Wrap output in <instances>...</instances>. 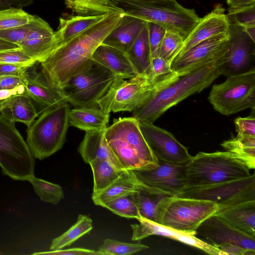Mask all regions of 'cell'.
<instances>
[{
	"label": "cell",
	"mask_w": 255,
	"mask_h": 255,
	"mask_svg": "<svg viewBox=\"0 0 255 255\" xmlns=\"http://www.w3.org/2000/svg\"><path fill=\"white\" fill-rule=\"evenodd\" d=\"M215 214L240 231L255 237V201L243 202L220 209Z\"/></svg>",
	"instance_id": "obj_25"
},
{
	"label": "cell",
	"mask_w": 255,
	"mask_h": 255,
	"mask_svg": "<svg viewBox=\"0 0 255 255\" xmlns=\"http://www.w3.org/2000/svg\"><path fill=\"white\" fill-rule=\"evenodd\" d=\"M34 65L24 72L22 78L25 93L34 104L38 116L62 104L69 103L64 90L51 84L41 71L36 70Z\"/></svg>",
	"instance_id": "obj_16"
},
{
	"label": "cell",
	"mask_w": 255,
	"mask_h": 255,
	"mask_svg": "<svg viewBox=\"0 0 255 255\" xmlns=\"http://www.w3.org/2000/svg\"><path fill=\"white\" fill-rule=\"evenodd\" d=\"M14 123L0 114V166L12 179L28 181L34 175V158Z\"/></svg>",
	"instance_id": "obj_8"
},
{
	"label": "cell",
	"mask_w": 255,
	"mask_h": 255,
	"mask_svg": "<svg viewBox=\"0 0 255 255\" xmlns=\"http://www.w3.org/2000/svg\"><path fill=\"white\" fill-rule=\"evenodd\" d=\"M148 247L140 243H128L107 239L99 250L105 255H128L148 249Z\"/></svg>",
	"instance_id": "obj_40"
},
{
	"label": "cell",
	"mask_w": 255,
	"mask_h": 255,
	"mask_svg": "<svg viewBox=\"0 0 255 255\" xmlns=\"http://www.w3.org/2000/svg\"><path fill=\"white\" fill-rule=\"evenodd\" d=\"M105 129L86 131L78 150L86 163L95 159L110 161L118 170H124L110 146L105 135Z\"/></svg>",
	"instance_id": "obj_22"
},
{
	"label": "cell",
	"mask_w": 255,
	"mask_h": 255,
	"mask_svg": "<svg viewBox=\"0 0 255 255\" xmlns=\"http://www.w3.org/2000/svg\"><path fill=\"white\" fill-rule=\"evenodd\" d=\"M132 171L141 183L170 196H176L187 186L186 165L158 160L154 167Z\"/></svg>",
	"instance_id": "obj_15"
},
{
	"label": "cell",
	"mask_w": 255,
	"mask_h": 255,
	"mask_svg": "<svg viewBox=\"0 0 255 255\" xmlns=\"http://www.w3.org/2000/svg\"><path fill=\"white\" fill-rule=\"evenodd\" d=\"M196 232L195 236H199L202 240L216 247L230 244L255 251V237L237 229L215 214L203 221Z\"/></svg>",
	"instance_id": "obj_17"
},
{
	"label": "cell",
	"mask_w": 255,
	"mask_h": 255,
	"mask_svg": "<svg viewBox=\"0 0 255 255\" xmlns=\"http://www.w3.org/2000/svg\"><path fill=\"white\" fill-rule=\"evenodd\" d=\"M110 114L98 107H77L71 109L69 115L70 126L86 131L105 129Z\"/></svg>",
	"instance_id": "obj_27"
},
{
	"label": "cell",
	"mask_w": 255,
	"mask_h": 255,
	"mask_svg": "<svg viewBox=\"0 0 255 255\" xmlns=\"http://www.w3.org/2000/svg\"><path fill=\"white\" fill-rule=\"evenodd\" d=\"M148 32L149 22L145 21L127 54L138 75H146L150 77L151 56Z\"/></svg>",
	"instance_id": "obj_30"
},
{
	"label": "cell",
	"mask_w": 255,
	"mask_h": 255,
	"mask_svg": "<svg viewBox=\"0 0 255 255\" xmlns=\"http://www.w3.org/2000/svg\"><path fill=\"white\" fill-rule=\"evenodd\" d=\"M179 77L174 71L155 79L146 75L128 79L119 77L98 101L97 106L108 114L111 112H133Z\"/></svg>",
	"instance_id": "obj_3"
},
{
	"label": "cell",
	"mask_w": 255,
	"mask_h": 255,
	"mask_svg": "<svg viewBox=\"0 0 255 255\" xmlns=\"http://www.w3.org/2000/svg\"><path fill=\"white\" fill-rule=\"evenodd\" d=\"M221 60L179 77L132 112V117L139 122L153 123L170 108L209 87L220 76L218 66Z\"/></svg>",
	"instance_id": "obj_2"
},
{
	"label": "cell",
	"mask_w": 255,
	"mask_h": 255,
	"mask_svg": "<svg viewBox=\"0 0 255 255\" xmlns=\"http://www.w3.org/2000/svg\"><path fill=\"white\" fill-rule=\"evenodd\" d=\"M105 132L121 138L134 149L140 158L150 168L158 165V161L144 138L139 122L133 117L119 118L107 127Z\"/></svg>",
	"instance_id": "obj_20"
},
{
	"label": "cell",
	"mask_w": 255,
	"mask_h": 255,
	"mask_svg": "<svg viewBox=\"0 0 255 255\" xmlns=\"http://www.w3.org/2000/svg\"><path fill=\"white\" fill-rule=\"evenodd\" d=\"M148 22V38L151 59V58L158 56V48L164 35L166 29L159 25Z\"/></svg>",
	"instance_id": "obj_45"
},
{
	"label": "cell",
	"mask_w": 255,
	"mask_h": 255,
	"mask_svg": "<svg viewBox=\"0 0 255 255\" xmlns=\"http://www.w3.org/2000/svg\"><path fill=\"white\" fill-rule=\"evenodd\" d=\"M34 254L52 255H105L98 251H95L84 248H74L65 250H52V251L36 253Z\"/></svg>",
	"instance_id": "obj_48"
},
{
	"label": "cell",
	"mask_w": 255,
	"mask_h": 255,
	"mask_svg": "<svg viewBox=\"0 0 255 255\" xmlns=\"http://www.w3.org/2000/svg\"><path fill=\"white\" fill-rule=\"evenodd\" d=\"M31 66L23 64L0 63V76L13 75L22 77L24 72Z\"/></svg>",
	"instance_id": "obj_50"
},
{
	"label": "cell",
	"mask_w": 255,
	"mask_h": 255,
	"mask_svg": "<svg viewBox=\"0 0 255 255\" xmlns=\"http://www.w3.org/2000/svg\"><path fill=\"white\" fill-rule=\"evenodd\" d=\"M102 206L113 213L127 218L138 219L140 215L131 195L116 198L104 203Z\"/></svg>",
	"instance_id": "obj_38"
},
{
	"label": "cell",
	"mask_w": 255,
	"mask_h": 255,
	"mask_svg": "<svg viewBox=\"0 0 255 255\" xmlns=\"http://www.w3.org/2000/svg\"><path fill=\"white\" fill-rule=\"evenodd\" d=\"M218 210L210 201L168 196L159 204L157 223L195 236L200 224Z\"/></svg>",
	"instance_id": "obj_7"
},
{
	"label": "cell",
	"mask_w": 255,
	"mask_h": 255,
	"mask_svg": "<svg viewBox=\"0 0 255 255\" xmlns=\"http://www.w3.org/2000/svg\"><path fill=\"white\" fill-rule=\"evenodd\" d=\"M0 114L14 123H22L27 127L38 116L34 104L25 93L0 101Z\"/></svg>",
	"instance_id": "obj_26"
},
{
	"label": "cell",
	"mask_w": 255,
	"mask_h": 255,
	"mask_svg": "<svg viewBox=\"0 0 255 255\" xmlns=\"http://www.w3.org/2000/svg\"><path fill=\"white\" fill-rule=\"evenodd\" d=\"M31 15L20 8L11 7L0 10V30L22 25L28 23Z\"/></svg>",
	"instance_id": "obj_41"
},
{
	"label": "cell",
	"mask_w": 255,
	"mask_h": 255,
	"mask_svg": "<svg viewBox=\"0 0 255 255\" xmlns=\"http://www.w3.org/2000/svg\"><path fill=\"white\" fill-rule=\"evenodd\" d=\"M140 183L134 175L132 170H124L120 177L103 191L92 194L94 203L98 206L116 198L131 195L138 191Z\"/></svg>",
	"instance_id": "obj_28"
},
{
	"label": "cell",
	"mask_w": 255,
	"mask_h": 255,
	"mask_svg": "<svg viewBox=\"0 0 255 255\" xmlns=\"http://www.w3.org/2000/svg\"><path fill=\"white\" fill-rule=\"evenodd\" d=\"M243 28L244 31L253 40V41L255 42V26Z\"/></svg>",
	"instance_id": "obj_55"
},
{
	"label": "cell",
	"mask_w": 255,
	"mask_h": 255,
	"mask_svg": "<svg viewBox=\"0 0 255 255\" xmlns=\"http://www.w3.org/2000/svg\"><path fill=\"white\" fill-rule=\"evenodd\" d=\"M228 10L255 4V0H227Z\"/></svg>",
	"instance_id": "obj_53"
},
{
	"label": "cell",
	"mask_w": 255,
	"mask_h": 255,
	"mask_svg": "<svg viewBox=\"0 0 255 255\" xmlns=\"http://www.w3.org/2000/svg\"><path fill=\"white\" fill-rule=\"evenodd\" d=\"M25 88L21 85L11 89L0 90V101L8 98L12 96L21 95L25 93Z\"/></svg>",
	"instance_id": "obj_52"
},
{
	"label": "cell",
	"mask_w": 255,
	"mask_h": 255,
	"mask_svg": "<svg viewBox=\"0 0 255 255\" xmlns=\"http://www.w3.org/2000/svg\"><path fill=\"white\" fill-rule=\"evenodd\" d=\"M0 63L32 66L36 62L19 47L0 51Z\"/></svg>",
	"instance_id": "obj_43"
},
{
	"label": "cell",
	"mask_w": 255,
	"mask_h": 255,
	"mask_svg": "<svg viewBox=\"0 0 255 255\" xmlns=\"http://www.w3.org/2000/svg\"><path fill=\"white\" fill-rule=\"evenodd\" d=\"M111 0L123 9L124 14L157 24L166 30L177 32L184 39L200 18L194 9L185 8L176 0Z\"/></svg>",
	"instance_id": "obj_4"
},
{
	"label": "cell",
	"mask_w": 255,
	"mask_h": 255,
	"mask_svg": "<svg viewBox=\"0 0 255 255\" xmlns=\"http://www.w3.org/2000/svg\"><path fill=\"white\" fill-rule=\"evenodd\" d=\"M139 224L130 225L132 230L131 240H140L152 235L166 237L200 249L212 255H220V250L196 236L164 226L142 217L137 219Z\"/></svg>",
	"instance_id": "obj_19"
},
{
	"label": "cell",
	"mask_w": 255,
	"mask_h": 255,
	"mask_svg": "<svg viewBox=\"0 0 255 255\" xmlns=\"http://www.w3.org/2000/svg\"><path fill=\"white\" fill-rule=\"evenodd\" d=\"M105 135L124 170L151 168L140 158L136 151L123 139L105 132Z\"/></svg>",
	"instance_id": "obj_32"
},
{
	"label": "cell",
	"mask_w": 255,
	"mask_h": 255,
	"mask_svg": "<svg viewBox=\"0 0 255 255\" xmlns=\"http://www.w3.org/2000/svg\"><path fill=\"white\" fill-rule=\"evenodd\" d=\"M92 59L123 78L138 75L127 54L110 46L101 43L95 50Z\"/></svg>",
	"instance_id": "obj_23"
},
{
	"label": "cell",
	"mask_w": 255,
	"mask_h": 255,
	"mask_svg": "<svg viewBox=\"0 0 255 255\" xmlns=\"http://www.w3.org/2000/svg\"><path fill=\"white\" fill-rule=\"evenodd\" d=\"M175 197L210 201L218 205L219 210L255 201V175L224 182L187 186Z\"/></svg>",
	"instance_id": "obj_11"
},
{
	"label": "cell",
	"mask_w": 255,
	"mask_h": 255,
	"mask_svg": "<svg viewBox=\"0 0 255 255\" xmlns=\"http://www.w3.org/2000/svg\"><path fill=\"white\" fill-rule=\"evenodd\" d=\"M231 23L247 28L255 26V4L228 10L227 14Z\"/></svg>",
	"instance_id": "obj_42"
},
{
	"label": "cell",
	"mask_w": 255,
	"mask_h": 255,
	"mask_svg": "<svg viewBox=\"0 0 255 255\" xmlns=\"http://www.w3.org/2000/svg\"><path fill=\"white\" fill-rule=\"evenodd\" d=\"M30 26L29 21L22 25L0 30V39L18 46L27 36Z\"/></svg>",
	"instance_id": "obj_44"
},
{
	"label": "cell",
	"mask_w": 255,
	"mask_h": 255,
	"mask_svg": "<svg viewBox=\"0 0 255 255\" xmlns=\"http://www.w3.org/2000/svg\"><path fill=\"white\" fill-rule=\"evenodd\" d=\"M134 0V1H152L158 0Z\"/></svg>",
	"instance_id": "obj_56"
},
{
	"label": "cell",
	"mask_w": 255,
	"mask_h": 255,
	"mask_svg": "<svg viewBox=\"0 0 255 255\" xmlns=\"http://www.w3.org/2000/svg\"><path fill=\"white\" fill-rule=\"evenodd\" d=\"M146 21L124 14L121 21L102 43L125 53L129 51Z\"/></svg>",
	"instance_id": "obj_24"
},
{
	"label": "cell",
	"mask_w": 255,
	"mask_h": 255,
	"mask_svg": "<svg viewBox=\"0 0 255 255\" xmlns=\"http://www.w3.org/2000/svg\"><path fill=\"white\" fill-rule=\"evenodd\" d=\"M140 183L139 190L132 195L141 217L157 223L160 202L168 195Z\"/></svg>",
	"instance_id": "obj_31"
},
{
	"label": "cell",
	"mask_w": 255,
	"mask_h": 255,
	"mask_svg": "<svg viewBox=\"0 0 255 255\" xmlns=\"http://www.w3.org/2000/svg\"><path fill=\"white\" fill-rule=\"evenodd\" d=\"M141 131L157 161L187 165L191 156L187 148L168 131L153 123L139 122Z\"/></svg>",
	"instance_id": "obj_14"
},
{
	"label": "cell",
	"mask_w": 255,
	"mask_h": 255,
	"mask_svg": "<svg viewBox=\"0 0 255 255\" xmlns=\"http://www.w3.org/2000/svg\"><path fill=\"white\" fill-rule=\"evenodd\" d=\"M241 160L228 151L199 152L186 165L187 186H201L251 175Z\"/></svg>",
	"instance_id": "obj_5"
},
{
	"label": "cell",
	"mask_w": 255,
	"mask_h": 255,
	"mask_svg": "<svg viewBox=\"0 0 255 255\" xmlns=\"http://www.w3.org/2000/svg\"><path fill=\"white\" fill-rule=\"evenodd\" d=\"M171 63L157 56L151 58L150 62V77L155 79L169 74L173 71Z\"/></svg>",
	"instance_id": "obj_47"
},
{
	"label": "cell",
	"mask_w": 255,
	"mask_h": 255,
	"mask_svg": "<svg viewBox=\"0 0 255 255\" xmlns=\"http://www.w3.org/2000/svg\"><path fill=\"white\" fill-rule=\"evenodd\" d=\"M105 15L76 14L60 17L58 27L57 30L54 31L58 46L96 23Z\"/></svg>",
	"instance_id": "obj_29"
},
{
	"label": "cell",
	"mask_w": 255,
	"mask_h": 255,
	"mask_svg": "<svg viewBox=\"0 0 255 255\" xmlns=\"http://www.w3.org/2000/svg\"><path fill=\"white\" fill-rule=\"evenodd\" d=\"M220 250V255H255V251L246 249L241 247L230 244H223L217 246Z\"/></svg>",
	"instance_id": "obj_49"
},
{
	"label": "cell",
	"mask_w": 255,
	"mask_h": 255,
	"mask_svg": "<svg viewBox=\"0 0 255 255\" xmlns=\"http://www.w3.org/2000/svg\"><path fill=\"white\" fill-rule=\"evenodd\" d=\"M230 32L221 33L196 44L176 56L171 65L179 77L222 59L230 44Z\"/></svg>",
	"instance_id": "obj_12"
},
{
	"label": "cell",
	"mask_w": 255,
	"mask_h": 255,
	"mask_svg": "<svg viewBox=\"0 0 255 255\" xmlns=\"http://www.w3.org/2000/svg\"><path fill=\"white\" fill-rule=\"evenodd\" d=\"M221 146L244 163L250 169L255 168V136L239 135L224 141Z\"/></svg>",
	"instance_id": "obj_33"
},
{
	"label": "cell",
	"mask_w": 255,
	"mask_h": 255,
	"mask_svg": "<svg viewBox=\"0 0 255 255\" xmlns=\"http://www.w3.org/2000/svg\"><path fill=\"white\" fill-rule=\"evenodd\" d=\"M119 76L94 62L73 76L62 89L74 107H98V101Z\"/></svg>",
	"instance_id": "obj_10"
},
{
	"label": "cell",
	"mask_w": 255,
	"mask_h": 255,
	"mask_svg": "<svg viewBox=\"0 0 255 255\" xmlns=\"http://www.w3.org/2000/svg\"><path fill=\"white\" fill-rule=\"evenodd\" d=\"M208 99L216 111L225 116L255 110V69L228 77L223 83L214 85Z\"/></svg>",
	"instance_id": "obj_9"
},
{
	"label": "cell",
	"mask_w": 255,
	"mask_h": 255,
	"mask_svg": "<svg viewBox=\"0 0 255 255\" xmlns=\"http://www.w3.org/2000/svg\"><path fill=\"white\" fill-rule=\"evenodd\" d=\"M24 84L22 77L13 75L0 76V90L11 89Z\"/></svg>",
	"instance_id": "obj_51"
},
{
	"label": "cell",
	"mask_w": 255,
	"mask_h": 255,
	"mask_svg": "<svg viewBox=\"0 0 255 255\" xmlns=\"http://www.w3.org/2000/svg\"><path fill=\"white\" fill-rule=\"evenodd\" d=\"M92 220L87 215H79L76 222L64 233L52 241L51 250L63 249L68 247L93 229Z\"/></svg>",
	"instance_id": "obj_36"
},
{
	"label": "cell",
	"mask_w": 255,
	"mask_h": 255,
	"mask_svg": "<svg viewBox=\"0 0 255 255\" xmlns=\"http://www.w3.org/2000/svg\"><path fill=\"white\" fill-rule=\"evenodd\" d=\"M183 40V37L179 33L166 30L158 48V56L172 63L178 55Z\"/></svg>",
	"instance_id": "obj_39"
},
{
	"label": "cell",
	"mask_w": 255,
	"mask_h": 255,
	"mask_svg": "<svg viewBox=\"0 0 255 255\" xmlns=\"http://www.w3.org/2000/svg\"><path fill=\"white\" fill-rule=\"evenodd\" d=\"M67 8L77 15H102L124 11L111 0H64Z\"/></svg>",
	"instance_id": "obj_34"
},
{
	"label": "cell",
	"mask_w": 255,
	"mask_h": 255,
	"mask_svg": "<svg viewBox=\"0 0 255 255\" xmlns=\"http://www.w3.org/2000/svg\"><path fill=\"white\" fill-rule=\"evenodd\" d=\"M32 184L36 193L42 201L56 205L64 198V194L62 187L34 175L28 180Z\"/></svg>",
	"instance_id": "obj_37"
},
{
	"label": "cell",
	"mask_w": 255,
	"mask_h": 255,
	"mask_svg": "<svg viewBox=\"0 0 255 255\" xmlns=\"http://www.w3.org/2000/svg\"><path fill=\"white\" fill-rule=\"evenodd\" d=\"M237 135L255 136V112L247 117H238L234 121Z\"/></svg>",
	"instance_id": "obj_46"
},
{
	"label": "cell",
	"mask_w": 255,
	"mask_h": 255,
	"mask_svg": "<svg viewBox=\"0 0 255 255\" xmlns=\"http://www.w3.org/2000/svg\"><path fill=\"white\" fill-rule=\"evenodd\" d=\"M124 11L108 13L100 21L57 47L40 63L41 72L53 85L63 89L74 75L90 67L98 46L122 20Z\"/></svg>",
	"instance_id": "obj_1"
},
{
	"label": "cell",
	"mask_w": 255,
	"mask_h": 255,
	"mask_svg": "<svg viewBox=\"0 0 255 255\" xmlns=\"http://www.w3.org/2000/svg\"><path fill=\"white\" fill-rule=\"evenodd\" d=\"M229 23V50L218 66L220 75L227 77L255 69V42L243 27Z\"/></svg>",
	"instance_id": "obj_13"
},
{
	"label": "cell",
	"mask_w": 255,
	"mask_h": 255,
	"mask_svg": "<svg viewBox=\"0 0 255 255\" xmlns=\"http://www.w3.org/2000/svg\"><path fill=\"white\" fill-rule=\"evenodd\" d=\"M70 110L69 103L62 104L41 113L28 127L26 143L34 158L43 159L62 148Z\"/></svg>",
	"instance_id": "obj_6"
},
{
	"label": "cell",
	"mask_w": 255,
	"mask_h": 255,
	"mask_svg": "<svg viewBox=\"0 0 255 255\" xmlns=\"http://www.w3.org/2000/svg\"><path fill=\"white\" fill-rule=\"evenodd\" d=\"M30 29L18 47L36 63L45 60L58 46L54 31L49 24L37 15L30 21Z\"/></svg>",
	"instance_id": "obj_18"
},
{
	"label": "cell",
	"mask_w": 255,
	"mask_h": 255,
	"mask_svg": "<svg viewBox=\"0 0 255 255\" xmlns=\"http://www.w3.org/2000/svg\"><path fill=\"white\" fill-rule=\"evenodd\" d=\"M18 47L17 45L0 39V51Z\"/></svg>",
	"instance_id": "obj_54"
},
{
	"label": "cell",
	"mask_w": 255,
	"mask_h": 255,
	"mask_svg": "<svg viewBox=\"0 0 255 255\" xmlns=\"http://www.w3.org/2000/svg\"><path fill=\"white\" fill-rule=\"evenodd\" d=\"M89 164L93 175V194L107 188L120 177L123 171L117 170L110 161L106 160L95 159Z\"/></svg>",
	"instance_id": "obj_35"
},
{
	"label": "cell",
	"mask_w": 255,
	"mask_h": 255,
	"mask_svg": "<svg viewBox=\"0 0 255 255\" xmlns=\"http://www.w3.org/2000/svg\"><path fill=\"white\" fill-rule=\"evenodd\" d=\"M225 11L222 5L218 4L210 13L200 18L184 39L178 55L205 39L221 33L229 32L230 23Z\"/></svg>",
	"instance_id": "obj_21"
}]
</instances>
